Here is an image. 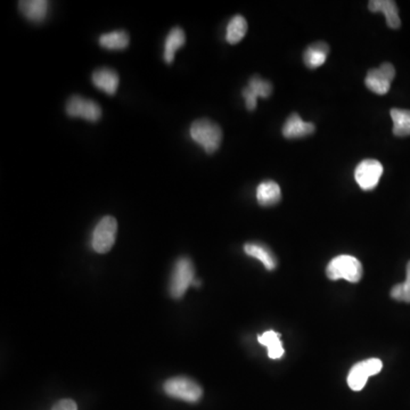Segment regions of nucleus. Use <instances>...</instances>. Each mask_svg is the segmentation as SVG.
<instances>
[{
  "instance_id": "obj_1",
  "label": "nucleus",
  "mask_w": 410,
  "mask_h": 410,
  "mask_svg": "<svg viewBox=\"0 0 410 410\" xmlns=\"http://www.w3.org/2000/svg\"><path fill=\"white\" fill-rule=\"evenodd\" d=\"M190 137L207 153L217 152L222 141V130L218 124L207 119L193 122L190 126Z\"/></svg>"
},
{
  "instance_id": "obj_2",
  "label": "nucleus",
  "mask_w": 410,
  "mask_h": 410,
  "mask_svg": "<svg viewBox=\"0 0 410 410\" xmlns=\"http://www.w3.org/2000/svg\"><path fill=\"white\" fill-rule=\"evenodd\" d=\"M326 275L330 281L345 279L351 283H358L362 277V266L355 257L347 254L336 257L327 266Z\"/></svg>"
},
{
  "instance_id": "obj_3",
  "label": "nucleus",
  "mask_w": 410,
  "mask_h": 410,
  "mask_svg": "<svg viewBox=\"0 0 410 410\" xmlns=\"http://www.w3.org/2000/svg\"><path fill=\"white\" fill-rule=\"evenodd\" d=\"M194 281H195V268L190 259H178L176 261L170 281V294L173 298H183Z\"/></svg>"
},
{
  "instance_id": "obj_4",
  "label": "nucleus",
  "mask_w": 410,
  "mask_h": 410,
  "mask_svg": "<svg viewBox=\"0 0 410 410\" xmlns=\"http://www.w3.org/2000/svg\"><path fill=\"white\" fill-rule=\"evenodd\" d=\"M117 232H118L117 219L111 215L104 217L92 232V247L94 251L101 254L109 252L114 245Z\"/></svg>"
},
{
  "instance_id": "obj_5",
  "label": "nucleus",
  "mask_w": 410,
  "mask_h": 410,
  "mask_svg": "<svg viewBox=\"0 0 410 410\" xmlns=\"http://www.w3.org/2000/svg\"><path fill=\"white\" fill-rule=\"evenodd\" d=\"M168 396L187 402H198L202 398V387L188 377H173L164 383Z\"/></svg>"
},
{
  "instance_id": "obj_6",
  "label": "nucleus",
  "mask_w": 410,
  "mask_h": 410,
  "mask_svg": "<svg viewBox=\"0 0 410 410\" xmlns=\"http://www.w3.org/2000/svg\"><path fill=\"white\" fill-rule=\"evenodd\" d=\"M396 77V69L391 63H383L379 69L368 71L365 85L376 95H387L390 92L391 82Z\"/></svg>"
},
{
  "instance_id": "obj_7",
  "label": "nucleus",
  "mask_w": 410,
  "mask_h": 410,
  "mask_svg": "<svg viewBox=\"0 0 410 410\" xmlns=\"http://www.w3.org/2000/svg\"><path fill=\"white\" fill-rule=\"evenodd\" d=\"M66 113L71 118H80L90 122H97L102 118V109L96 102L82 96H72L66 104Z\"/></svg>"
},
{
  "instance_id": "obj_8",
  "label": "nucleus",
  "mask_w": 410,
  "mask_h": 410,
  "mask_svg": "<svg viewBox=\"0 0 410 410\" xmlns=\"http://www.w3.org/2000/svg\"><path fill=\"white\" fill-rule=\"evenodd\" d=\"M382 367L383 364L379 359L372 358L358 362L351 368L347 375V384L351 390L362 391L367 383L368 377L379 374Z\"/></svg>"
},
{
  "instance_id": "obj_9",
  "label": "nucleus",
  "mask_w": 410,
  "mask_h": 410,
  "mask_svg": "<svg viewBox=\"0 0 410 410\" xmlns=\"http://www.w3.org/2000/svg\"><path fill=\"white\" fill-rule=\"evenodd\" d=\"M382 175L383 166L381 162L374 158H367L357 166L355 179L362 190H372L379 185Z\"/></svg>"
},
{
  "instance_id": "obj_10",
  "label": "nucleus",
  "mask_w": 410,
  "mask_h": 410,
  "mask_svg": "<svg viewBox=\"0 0 410 410\" xmlns=\"http://www.w3.org/2000/svg\"><path fill=\"white\" fill-rule=\"evenodd\" d=\"M315 130V124H311V122H306V121L302 120L301 117L298 113H293L283 126L281 132L287 139H298V138L313 135Z\"/></svg>"
},
{
  "instance_id": "obj_11",
  "label": "nucleus",
  "mask_w": 410,
  "mask_h": 410,
  "mask_svg": "<svg viewBox=\"0 0 410 410\" xmlns=\"http://www.w3.org/2000/svg\"><path fill=\"white\" fill-rule=\"evenodd\" d=\"M119 75L114 70L102 68L92 73V84L107 95H115L119 87Z\"/></svg>"
},
{
  "instance_id": "obj_12",
  "label": "nucleus",
  "mask_w": 410,
  "mask_h": 410,
  "mask_svg": "<svg viewBox=\"0 0 410 410\" xmlns=\"http://www.w3.org/2000/svg\"><path fill=\"white\" fill-rule=\"evenodd\" d=\"M370 12L383 13L387 18V24L391 29H399L401 21L399 18L398 7L393 0H373L368 3Z\"/></svg>"
},
{
  "instance_id": "obj_13",
  "label": "nucleus",
  "mask_w": 410,
  "mask_h": 410,
  "mask_svg": "<svg viewBox=\"0 0 410 410\" xmlns=\"http://www.w3.org/2000/svg\"><path fill=\"white\" fill-rule=\"evenodd\" d=\"M18 9L26 20L39 23L48 15L49 3L46 0H24L18 3Z\"/></svg>"
},
{
  "instance_id": "obj_14",
  "label": "nucleus",
  "mask_w": 410,
  "mask_h": 410,
  "mask_svg": "<svg viewBox=\"0 0 410 410\" xmlns=\"http://www.w3.org/2000/svg\"><path fill=\"white\" fill-rule=\"evenodd\" d=\"M244 252L247 256L252 258L258 259L259 261L262 262L267 270H274L277 267V259L274 256L269 247H266L262 243H247L244 245Z\"/></svg>"
},
{
  "instance_id": "obj_15",
  "label": "nucleus",
  "mask_w": 410,
  "mask_h": 410,
  "mask_svg": "<svg viewBox=\"0 0 410 410\" xmlns=\"http://www.w3.org/2000/svg\"><path fill=\"white\" fill-rule=\"evenodd\" d=\"M281 187L275 181H264L257 188V200L262 207H273L281 201Z\"/></svg>"
},
{
  "instance_id": "obj_16",
  "label": "nucleus",
  "mask_w": 410,
  "mask_h": 410,
  "mask_svg": "<svg viewBox=\"0 0 410 410\" xmlns=\"http://www.w3.org/2000/svg\"><path fill=\"white\" fill-rule=\"evenodd\" d=\"M330 53V47L326 43H318L310 45L303 54V62L309 69H317L324 65L327 60V55Z\"/></svg>"
},
{
  "instance_id": "obj_17",
  "label": "nucleus",
  "mask_w": 410,
  "mask_h": 410,
  "mask_svg": "<svg viewBox=\"0 0 410 410\" xmlns=\"http://www.w3.org/2000/svg\"><path fill=\"white\" fill-rule=\"evenodd\" d=\"M185 43H186V36H185L184 30L180 28H173L167 36L166 43H164L163 58L166 63H173L176 52L184 46Z\"/></svg>"
},
{
  "instance_id": "obj_18",
  "label": "nucleus",
  "mask_w": 410,
  "mask_h": 410,
  "mask_svg": "<svg viewBox=\"0 0 410 410\" xmlns=\"http://www.w3.org/2000/svg\"><path fill=\"white\" fill-rule=\"evenodd\" d=\"M129 43V35L126 31L109 32L99 37V45L109 50H124Z\"/></svg>"
},
{
  "instance_id": "obj_19",
  "label": "nucleus",
  "mask_w": 410,
  "mask_h": 410,
  "mask_svg": "<svg viewBox=\"0 0 410 410\" xmlns=\"http://www.w3.org/2000/svg\"><path fill=\"white\" fill-rule=\"evenodd\" d=\"M258 341L260 345L267 347L268 356L271 359H281L284 356V347L281 345L279 334L276 333L274 330L264 332L262 335L258 336Z\"/></svg>"
},
{
  "instance_id": "obj_20",
  "label": "nucleus",
  "mask_w": 410,
  "mask_h": 410,
  "mask_svg": "<svg viewBox=\"0 0 410 410\" xmlns=\"http://www.w3.org/2000/svg\"><path fill=\"white\" fill-rule=\"evenodd\" d=\"M391 118L393 121V134L398 137L410 136L409 109H391Z\"/></svg>"
},
{
  "instance_id": "obj_21",
  "label": "nucleus",
  "mask_w": 410,
  "mask_h": 410,
  "mask_svg": "<svg viewBox=\"0 0 410 410\" xmlns=\"http://www.w3.org/2000/svg\"><path fill=\"white\" fill-rule=\"evenodd\" d=\"M247 32V22L242 15H236L227 26L226 39L232 45L239 43Z\"/></svg>"
},
{
  "instance_id": "obj_22",
  "label": "nucleus",
  "mask_w": 410,
  "mask_h": 410,
  "mask_svg": "<svg viewBox=\"0 0 410 410\" xmlns=\"http://www.w3.org/2000/svg\"><path fill=\"white\" fill-rule=\"evenodd\" d=\"M247 88L257 98H268L273 92V86H271L269 81L264 80V79L258 77V75L251 77Z\"/></svg>"
},
{
  "instance_id": "obj_23",
  "label": "nucleus",
  "mask_w": 410,
  "mask_h": 410,
  "mask_svg": "<svg viewBox=\"0 0 410 410\" xmlns=\"http://www.w3.org/2000/svg\"><path fill=\"white\" fill-rule=\"evenodd\" d=\"M391 298L396 301L410 303V261L407 264V276L401 284L394 285L391 290Z\"/></svg>"
},
{
  "instance_id": "obj_24",
  "label": "nucleus",
  "mask_w": 410,
  "mask_h": 410,
  "mask_svg": "<svg viewBox=\"0 0 410 410\" xmlns=\"http://www.w3.org/2000/svg\"><path fill=\"white\" fill-rule=\"evenodd\" d=\"M242 95H243L244 101H245L247 109H249V111H254L257 107V101H258V98L253 95L252 92L247 90V87H245L243 92H242Z\"/></svg>"
},
{
  "instance_id": "obj_25",
  "label": "nucleus",
  "mask_w": 410,
  "mask_h": 410,
  "mask_svg": "<svg viewBox=\"0 0 410 410\" xmlns=\"http://www.w3.org/2000/svg\"><path fill=\"white\" fill-rule=\"evenodd\" d=\"M52 410H77V406L71 399H63L55 404Z\"/></svg>"
}]
</instances>
